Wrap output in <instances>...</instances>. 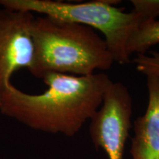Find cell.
Returning a JSON list of instances; mask_svg holds the SVG:
<instances>
[{
	"label": "cell",
	"instance_id": "4",
	"mask_svg": "<svg viewBox=\"0 0 159 159\" xmlns=\"http://www.w3.org/2000/svg\"><path fill=\"white\" fill-rule=\"evenodd\" d=\"M133 99L123 83L113 82L105 91L102 105L90 119L89 134L95 148L108 159H123L131 128Z\"/></svg>",
	"mask_w": 159,
	"mask_h": 159
},
{
	"label": "cell",
	"instance_id": "3",
	"mask_svg": "<svg viewBox=\"0 0 159 159\" xmlns=\"http://www.w3.org/2000/svg\"><path fill=\"white\" fill-rule=\"evenodd\" d=\"M114 2L103 0L83 3L52 0H0V6L97 30L104 35L114 62L125 65L131 62L127 53L129 39L141 24L148 20L134 10L125 12L114 6Z\"/></svg>",
	"mask_w": 159,
	"mask_h": 159
},
{
	"label": "cell",
	"instance_id": "6",
	"mask_svg": "<svg viewBox=\"0 0 159 159\" xmlns=\"http://www.w3.org/2000/svg\"><path fill=\"white\" fill-rule=\"evenodd\" d=\"M148 103L135 120L130 153L132 159H159V76L148 75Z\"/></svg>",
	"mask_w": 159,
	"mask_h": 159
},
{
	"label": "cell",
	"instance_id": "8",
	"mask_svg": "<svg viewBox=\"0 0 159 159\" xmlns=\"http://www.w3.org/2000/svg\"><path fill=\"white\" fill-rule=\"evenodd\" d=\"M136 64V70L146 76H159V52H151L150 55H138L133 61Z\"/></svg>",
	"mask_w": 159,
	"mask_h": 159
},
{
	"label": "cell",
	"instance_id": "1",
	"mask_svg": "<svg viewBox=\"0 0 159 159\" xmlns=\"http://www.w3.org/2000/svg\"><path fill=\"white\" fill-rule=\"evenodd\" d=\"M42 80L47 89L39 94H27L11 83L0 96V113L33 130L69 137L90 120L112 83L105 73H51Z\"/></svg>",
	"mask_w": 159,
	"mask_h": 159
},
{
	"label": "cell",
	"instance_id": "9",
	"mask_svg": "<svg viewBox=\"0 0 159 159\" xmlns=\"http://www.w3.org/2000/svg\"><path fill=\"white\" fill-rule=\"evenodd\" d=\"M135 11L142 13L148 20L159 16V0H132Z\"/></svg>",
	"mask_w": 159,
	"mask_h": 159
},
{
	"label": "cell",
	"instance_id": "5",
	"mask_svg": "<svg viewBox=\"0 0 159 159\" xmlns=\"http://www.w3.org/2000/svg\"><path fill=\"white\" fill-rule=\"evenodd\" d=\"M30 12L13 11L0 6V96L11 83L15 72L29 69L34 58Z\"/></svg>",
	"mask_w": 159,
	"mask_h": 159
},
{
	"label": "cell",
	"instance_id": "2",
	"mask_svg": "<svg viewBox=\"0 0 159 159\" xmlns=\"http://www.w3.org/2000/svg\"><path fill=\"white\" fill-rule=\"evenodd\" d=\"M32 35L35 52L28 71L36 78L51 73L87 76L114 63L105 39L88 26L35 17Z\"/></svg>",
	"mask_w": 159,
	"mask_h": 159
},
{
	"label": "cell",
	"instance_id": "7",
	"mask_svg": "<svg viewBox=\"0 0 159 159\" xmlns=\"http://www.w3.org/2000/svg\"><path fill=\"white\" fill-rule=\"evenodd\" d=\"M159 43V20L151 19L142 22L131 35L127 43V53L145 55L153 46Z\"/></svg>",
	"mask_w": 159,
	"mask_h": 159
}]
</instances>
